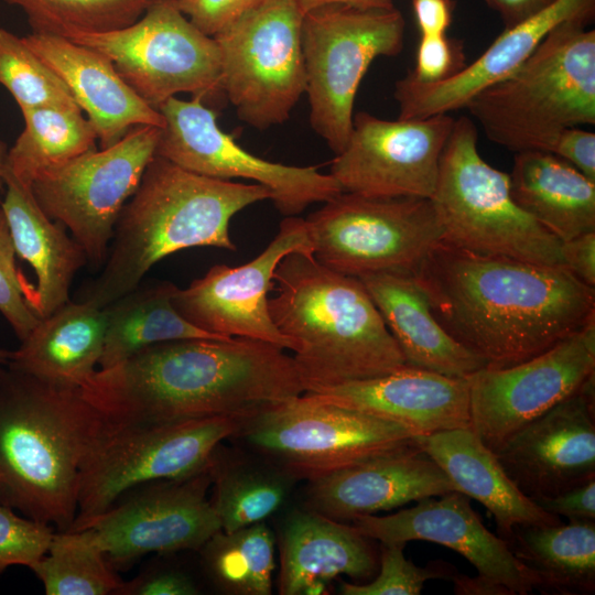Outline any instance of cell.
I'll use <instances>...</instances> for the list:
<instances>
[{
  "label": "cell",
  "mask_w": 595,
  "mask_h": 595,
  "mask_svg": "<svg viewBox=\"0 0 595 595\" xmlns=\"http://www.w3.org/2000/svg\"><path fill=\"white\" fill-rule=\"evenodd\" d=\"M412 273L442 327L490 368L522 363L595 318V288L563 264L478 253L441 240Z\"/></svg>",
  "instance_id": "obj_1"
},
{
  "label": "cell",
  "mask_w": 595,
  "mask_h": 595,
  "mask_svg": "<svg viewBox=\"0 0 595 595\" xmlns=\"http://www.w3.org/2000/svg\"><path fill=\"white\" fill-rule=\"evenodd\" d=\"M110 424L250 415L305 392L293 356L249 338H187L149 346L96 370L80 387Z\"/></svg>",
  "instance_id": "obj_2"
},
{
  "label": "cell",
  "mask_w": 595,
  "mask_h": 595,
  "mask_svg": "<svg viewBox=\"0 0 595 595\" xmlns=\"http://www.w3.org/2000/svg\"><path fill=\"white\" fill-rule=\"evenodd\" d=\"M104 420L80 389L0 365V504L67 531Z\"/></svg>",
  "instance_id": "obj_3"
},
{
  "label": "cell",
  "mask_w": 595,
  "mask_h": 595,
  "mask_svg": "<svg viewBox=\"0 0 595 595\" xmlns=\"http://www.w3.org/2000/svg\"><path fill=\"white\" fill-rule=\"evenodd\" d=\"M272 193L263 185L203 176L154 154L122 207L102 270L83 300L105 307L137 288L161 259L194 247L236 250L231 218Z\"/></svg>",
  "instance_id": "obj_4"
},
{
  "label": "cell",
  "mask_w": 595,
  "mask_h": 595,
  "mask_svg": "<svg viewBox=\"0 0 595 595\" xmlns=\"http://www.w3.org/2000/svg\"><path fill=\"white\" fill-rule=\"evenodd\" d=\"M269 311L292 340L305 392L369 379L405 365L361 281L312 253L286 255L273 274Z\"/></svg>",
  "instance_id": "obj_5"
},
{
  "label": "cell",
  "mask_w": 595,
  "mask_h": 595,
  "mask_svg": "<svg viewBox=\"0 0 595 595\" xmlns=\"http://www.w3.org/2000/svg\"><path fill=\"white\" fill-rule=\"evenodd\" d=\"M584 22L554 28L511 75L469 100L490 141L548 152L561 130L595 123V31Z\"/></svg>",
  "instance_id": "obj_6"
},
{
  "label": "cell",
  "mask_w": 595,
  "mask_h": 595,
  "mask_svg": "<svg viewBox=\"0 0 595 595\" xmlns=\"http://www.w3.org/2000/svg\"><path fill=\"white\" fill-rule=\"evenodd\" d=\"M409 428L302 394L246 416L228 440L296 482H311L393 452L420 447Z\"/></svg>",
  "instance_id": "obj_7"
},
{
  "label": "cell",
  "mask_w": 595,
  "mask_h": 595,
  "mask_svg": "<svg viewBox=\"0 0 595 595\" xmlns=\"http://www.w3.org/2000/svg\"><path fill=\"white\" fill-rule=\"evenodd\" d=\"M430 199L443 231L442 240L455 247L534 263L563 264L562 241L513 201L509 174L483 160L476 126L467 117L454 121Z\"/></svg>",
  "instance_id": "obj_8"
},
{
  "label": "cell",
  "mask_w": 595,
  "mask_h": 595,
  "mask_svg": "<svg viewBox=\"0 0 595 595\" xmlns=\"http://www.w3.org/2000/svg\"><path fill=\"white\" fill-rule=\"evenodd\" d=\"M404 26L394 7L328 3L303 14L310 121L335 154L345 148L351 132L355 96L364 75L375 58L401 52Z\"/></svg>",
  "instance_id": "obj_9"
},
{
  "label": "cell",
  "mask_w": 595,
  "mask_h": 595,
  "mask_svg": "<svg viewBox=\"0 0 595 595\" xmlns=\"http://www.w3.org/2000/svg\"><path fill=\"white\" fill-rule=\"evenodd\" d=\"M246 416L129 425L104 421L83 464L77 513L67 531L80 529L136 486L205 469L214 448L232 436Z\"/></svg>",
  "instance_id": "obj_10"
},
{
  "label": "cell",
  "mask_w": 595,
  "mask_h": 595,
  "mask_svg": "<svg viewBox=\"0 0 595 595\" xmlns=\"http://www.w3.org/2000/svg\"><path fill=\"white\" fill-rule=\"evenodd\" d=\"M313 256L339 273H412L442 240L430 198L342 192L305 218Z\"/></svg>",
  "instance_id": "obj_11"
},
{
  "label": "cell",
  "mask_w": 595,
  "mask_h": 595,
  "mask_svg": "<svg viewBox=\"0 0 595 595\" xmlns=\"http://www.w3.org/2000/svg\"><path fill=\"white\" fill-rule=\"evenodd\" d=\"M302 19L295 0H264L213 36L223 93L256 129L285 122L305 93Z\"/></svg>",
  "instance_id": "obj_12"
},
{
  "label": "cell",
  "mask_w": 595,
  "mask_h": 595,
  "mask_svg": "<svg viewBox=\"0 0 595 595\" xmlns=\"http://www.w3.org/2000/svg\"><path fill=\"white\" fill-rule=\"evenodd\" d=\"M66 39L102 53L126 84L156 110L180 93L203 100L224 95L214 37L198 30L172 0L155 1L126 28Z\"/></svg>",
  "instance_id": "obj_13"
},
{
  "label": "cell",
  "mask_w": 595,
  "mask_h": 595,
  "mask_svg": "<svg viewBox=\"0 0 595 595\" xmlns=\"http://www.w3.org/2000/svg\"><path fill=\"white\" fill-rule=\"evenodd\" d=\"M161 128L138 125L115 144L86 152L31 185L43 212L67 228L88 262L105 263L119 214L155 154Z\"/></svg>",
  "instance_id": "obj_14"
},
{
  "label": "cell",
  "mask_w": 595,
  "mask_h": 595,
  "mask_svg": "<svg viewBox=\"0 0 595 595\" xmlns=\"http://www.w3.org/2000/svg\"><path fill=\"white\" fill-rule=\"evenodd\" d=\"M158 110L164 119L155 154L190 172L219 180L245 178L266 186L275 208L296 216L344 190L315 166H294L261 159L241 148L217 123L201 97H171Z\"/></svg>",
  "instance_id": "obj_15"
},
{
  "label": "cell",
  "mask_w": 595,
  "mask_h": 595,
  "mask_svg": "<svg viewBox=\"0 0 595 595\" xmlns=\"http://www.w3.org/2000/svg\"><path fill=\"white\" fill-rule=\"evenodd\" d=\"M210 486L207 467L182 478L149 482L126 491L78 530L90 533L116 571L149 553L198 551L221 530L207 497Z\"/></svg>",
  "instance_id": "obj_16"
},
{
  "label": "cell",
  "mask_w": 595,
  "mask_h": 595,
  "mask_svg": "<svg viewBox=\"0 0 595 595\" xmlns=\"http://www.w3.org/2000/svg\"><path fill=\"white\" fill-rule=\"evenodd\" d=\"M595 375V318L549 349L468 377L470 429L496 453L515 433Z\"/></svg>",
  "instance_id": "obj_17"
},
{
  "label": "cell",
  "mask_w": 595,
  "mask_h": 595,
  "mask_svg": "<svg viewBox=\"0 0 595 595\" xmlns=\"http://www.w3.org/2000/svg\"><path fill=\"white\" fill-rule=\"evenodd\" d=\"M454 121L448 113L383 120L360 111L353 118L348 141L335 154L329 174L344 192L431 198Z\"/></svg>",
  "instance_id": "obj_18"
},
{
  "label": "cell",
  "mask_w": 595,
  "mask_h": 595,
  "mask_svg": "<svg viewBox=\"0 0 595 595\" xmlns=\"http://www.w3.org/2000/svg\"><path fill=\"white\" fill-rule=\"evenodd\" d=\"M294 251L313 255L305 219L288 216L255 259L238 267L213 266L185 289L177 288L173 305L187 322L212 335L257 339L293 350L292 340L272 321L269 292L278 264Z\"/></svg>",
  "instance_id": "obj_19"
},
{
  "label": "cell",
  "mask_w": 595,
  "mask_h": 595,
  "mask_svg": "<svg viewBox=\"0 0 595 595\" xmlns=\"http://www.w3.org/2000/svg\"><path fill=\"white\" fill-rule=\"evenodd\" d=\"M595 375L515 433L495 454L531 499L595 478Z\"/></svg>",
  "instance_id": "obj_20"
},
{
  "label": "cell",
  "mask_w": 595,
  "mask_h": 595,
  "mask_svg": "<svg viewBox=\"0 0 595 595\" xmlns=\"http://www.w3.org/2000/svg\"><path fill=\"white\" fill-rule=\"evenodd\" d=\"M459 491L423 498L416 505L388 516L354 519L364 536L385 544L421 540L450 548L464 556L478 575L506 586L512 595L536 589V577L515 556L509 543L490 532Z\"/></svg>",
  "instance_id": "obj_21"
},
{
  "label": "cell",
  "mask_w": 595,
  "mask_h": 595,
  "mask_svg": "<svg viewBox=\"0 0 595 595\" xmlns=\"http://www.w3.org/2000/svg\"><path fill=\"white\" fill-rule=\"evenodd\" d=\"M595 0H551L539 11L506 30L454 76L424 84L405 76L394 86L399 119H424L465 108L487 87L511 75L556 26L572 20L586 21Z\"/></svg>",
  "instance_id": "obj_22"
},
{
  "label": "cell",
  "mask_w": 595,
  "mask_h": 595,
  "mask_svg": "<svg viewBox=\"0 0 595 595\" xmlns=\"http://www.w3.org/2000/svg\"><path fill=\"white\" fill-rule=\"evenodd\" d=\"M452 491L458 489L443 469L412 447L307 482L303 507L347 522Z\"/></svg>",
  "instance_id": "obj_23"
},
{
  "label": "cell",
  "mask_w": 595,
  "mask_h": 595,
  "mask_svg": "<svg viewBox=\"0 0 595 595\" xmlns=\"http://www.w3.org/2000/svg\"><path fill=\"white\" fill-rule=\"evenodd\" d=\"M307 393L393 421L418 435L470 426L466 378L407 365L386 375Z\"/></svg>",
  "instance_id": "obj_24"
},
{
  "label": "cell",
  "mask_w": 595,
  "mask_h": 595,
  "mask_svg": "<svg viewBox=\"0 0 595 595\" xmlns=\"http://www.w3.org/2000/svg\"><path fill=\"white\" fill-rule=\"evenodd\" d=\"M22 39L86 111L101 148L117 143L138 125L163 128L161 112L126 84L102 53L58 35L31 32Z\"/></svg>",
  "instance_id": "obj_25"
},
{
  "label": "cell",
  "mask_w": 595,
  "mask_h": 595,
  "mask_svg": "<svg viewBox=\"0 0 595 595\" xmlns=\"http://www.w3.org/2000/svg\"><path fill=\"white\" fill-rule=\"evenodd\" d=\"M278 544L281 595L326 594L329 582L337 576L366 581L374 576L379 564L371 539L353 524L305 507L285 516Z\"/></svg>",
  "instance_id": "obj_26"
},
{
  "label": "cell",
  "mask_w": 595,
  "mask_h": 595,
  "mask_svg": "<svg viewBox=\"0 0 595 595\" xmlns=\"http://www.w3.org/2000/svg\"><path fill=\"white\" fill-rule=\"evenodd\" d=\"M396 340L407 366L466 378L486 363L457 343L434 316L426 292L410 272L358 278Z\"/></svg>",
  "instance_id": "obj_27"
},
{
  "label": "cell",
  "mask_w": 595,
  "mask_h": 595,
  "mask_svg": "<svg viewBox=\"0 0 595 595\" xmlns=\"http://www.w3.org/2000/svg\"><path fill=\"white\" fill-rule=\"evenodd\" d=\"M418 442L458 491L476 499L494 516L498 534L507 542L519 526H553L562 522L560 517L543 510L521 493L496 454L470 428L419 435Z\"/></svg>",
  "instance_id": "obj_28"
},
{
  "label": "cell",
  "mask_w": 595,
  "mask_h": 595,
  "mask_svg": "<svg viewBox=\"0 0 595 595\" xmlns=\"http://www.w3.org/2000/svg\"><path fill=\"white\" fill-rule=\"evenodd\" d=\"M1 181L7 187L1 209L15 255L32 267L37 280L30 307L43 318L69 301L72 282L88 258L65 227L43 212L31 186L19 181L6 164Z\"/></svg>",
  "instance_id": "obj_29"
},
{
  "label": "cell",
  "mask_w": 595,
  "mask_h": 595,
  "mask_svg": "<svg viewBox=\"0 0 595 595\" xmlns=\"http://www.w3.org/2000/svg\"><path fill=\"white\" fill-rule=\"evenodd\" d=\"M105 336L104 309L69 300L40 318L6 365L54 386L80 389L99 366Z\"/></svg>",
  "instance_id": "obj_30"
},
{
  "label": "cell",
  "mask_w": 595,
  "mask_h": 595,
  "mask_svg": "<svg viewBox=\"0 0 595 595\" xmlns=\"http://www.w3.org/2000/svg\"><path fill=\"white\" fill-rule=\"evenodd\" d=\"M513 201L560 241L595 230V181L544 151L515 153Z\"/></svg>",
  "instance_id": "obj_31"
},
{
  "label": "cell",
  "mask_w": 595,
  "mask_h": 595,
  "mask_svg": "<svg viewBox=\"0 0 595 595\" xmlns=\"http://www.w3.org/2000/svg\"><path fill=\"white\" fill-rule=\"evenodd\" d=\"M210 505L225 532L266 521L288 501L298 482L242 447L219 443L208 461Z\"/></svg>",
  "instance_id": "obj_32"
},
{
  "label": "cell",
  "mask_w": 595,
  "mask_h": 595,
  "mask_svg": "<svg viewBox=\"0 0 595 595\" xmlns=\"http://www.w3.org/2000/svg\"><path fill=\"white\" fill-rule=\"evenodd\" d=\"M509 545L536 577L543 594L591 595L595 592V521L519 526Z\"/></svg>",
  "instance_id": "obj_33"
},
{
  "label": "cell",
  "mask_w": 595,
  "mask_h": 595,
  "mask_svg": "<svg viewBox=\"0 0 595 595\" xmlns=\"http://www.w3.org/2000/svg\"><path fill=\"white\" fill-rule=\"evenodd\" d=\"M176 289L169 281L140 283L104 307L106 336L99 369L115 366L160 343L187 338H228L206 333L181 316L172 302Z\"/></svg>",
  "instance_id": "obj_34"
},
{
  "label": "cell",
  "mask_w": 595,
  "mask_h": 595,
  "mask_svg": "<svg viewBox=\"0 0 595 595\" xmlns=\"http://www.w3.org/2000/svg\"><path fill=\"white\" fill-rule=\"evenodd\" d=\"M21 113L24 129L8 149L4 164L28 186L40 175L97 149V134L80 108L45 106Z\"/></svg>",
  "instance_id": "obj_35"
},
{
  "label": "cell",
  "mask_w": 595,
  "mask_h": 595,
  "mask_svg": "<svg viewBox=\"0 0 595 595\" xmlns=\"http://www.w3.org/2000/svg\"><path fill=\"white\" fill-rule=\"evenodd\" d=\"M277 538L266 521L213 534L199 549L212 584L230 595H270Z\"/></svg>",
  "instance_id": "obj_36"
},
{
  "label": "cell",
  "mask_w": 595,
  "mask_h": 595,
  "mask_svg": "<svg viewBox=\"0 0 595 595\" xmlns=\"http://www.w3.org/2000/svg\"><path fill=\"white\" fill-rule=\"evenodd\" d=\"M29 569L46 595H117L123 582L87 530L55 532Z\"/></svg>",
  "instance_id": "obj_37"
},
{
  "label": "cell",
  "mask_w": 595,
  "mask_h": 595,
  "mask_svg": "<svg viewBox=\"0 0 595 595\" xmlns=\"http://www.w3.org/2000/svg\"><path fill=\"white\" fill-rule=\"evenodd\" d=\"M23 11L32 32L67 37L126 28L158 0H4Z\"/></svg>",
  "instance_id": "obj_38"
},
{
  "label": "cell",
  "mask_w": 595,
  "mask_h": 595,
  "mask_svg": "<svg viewBox=\"0 0 595 595\" xmlns=\"http://www.w3.org/2000/svg\"><path fill=\"white\" fill-rule=\"evenodd\" d=\"M0 84L20 110L45 106L79 108L65 83L23 41L0 29Z\"/></svg>",
  "instance_id": "obj_39"
},
{
  "label": "cell",
  "mask_w": 595,
  "mask_h": 595,
  "mask_svg": "<svg viewBox=\"0 0 595 595\" xmlns=\"http://www.w3.org/2000/svg\"><path fill=\"white\" fill-rule=\"evenodd\" d=\"M404 544L380 543L379 572L369 583L340 582L343 595H419L426 581L450 580L458 573L451 563L433 561L421 567L405 559Z\"/></svg>",
  "instance_id": "obj_40"
},
{
  "label": "cell",
  "mask_w": 595,
  "mask_h": 595,
  "mask_svg": "<svg viewBox=\"0 0 595 595\" xmlns=\"http://www.w3.org/2000/svg\"><path fill=\"white\" fill-rule=\"evenodd\" d=\"M34 285L15 263V250L0 207V313L17 337L23 340L40 321L30 307Z\"/></svg>",
  "instance_id": "obj_41"
},
{
  "label": "cell",
  "mask_w": 595,
  "mask_h": 595,
  "mask_svg": "<svg viewBox=\"0 0 595 595\" xmlns=\"http://www.w3.org/2000/svg\"><path fill=\"white\" fill-rule=\"evenodd\" d=\"M54 527L18 516L0 504V576L12 565L30 567L48 550Z\"/></svg>",
  "instance_id": "obj_42"
},
{
  "label": "cell",
  "mask_w": 595,
  "mask_h": 595,
  "mask_svg": "<svg viewBox=\"0 0 595 595\" xmlns=\"http://www.w3.org/2000/svg\"><path fill=\"white\" fill-rule=\"evenodd\" d=\"M462 42L445 34L421 35L415 66L408 74L419 83L432 84L445 80L466 66Z\"/></svg>",
  "instance_id": "obj_43"
},
{
  "label": "cell",
  "mask_w": 595,
  "mask_h": 595,
  "mask_svg": "<svg viewBox=\"0 0 595 595\" xmlns=\"http://www.w3.org/2000/svg\"><path fill=\"white\" fill-rule=\"evenodd\" d=\"M201 589L191 574L171 564H150L130 581H123L117 595H197Z\"/></svg>",
  "instance_id": "obj_44"
},
{
  "label": "cell",
  "mask_w": 595,
  "mask_h": 595,
  "mask_svg": "<svg viewBox=\"0 0 595 595\" xmlns=\"http://www.w3.org/2000/svg\"><path fill=\"white\" fill-rule=\"evenodd\" d=\"M264 0H174L203 33L214 36Z\"/></svg>",
  "instance_id": "obj_45"
},
{
  "label": "cell",
  "mask_w": 595,
  "mask_h": 595,
  "mask_svg": "<svg viewBox=\"0 0 595 595\" xmlns=\"http://www.w3.org/2000/svg\"><path fill=\"white\" fill-rule=\"evenodd\" d=\"M552 153L595 181V133L578 127L561 130L551 142Z\"/></svg>",
  "instance_id": "obj_46"
},
{
  "label": "cell",
  "mask_w": 595,
  "mask_h": 595,
  "mask_svg": "<svg viewBox=\"0 0 595 595\" xmlns=\"http://www.w3.org/2000/svg\"><path fill=\"white\" fill-rule=\"evenodd\" d=\"M543 510L572 521H595V478L554 496L532 499Z\"/></svg>",
  "instance_id": "obj_47"
},
{
  "label": "cell",
  "mask_w": 595,
  "mask_h": 595,
  "mask_svg": "<svg viewBox=\"0 0 595 595\" xmlns=\"http://www.w3.org/2000/svg\"><path fill=\"white\" fill-rule=\"evenodd\" d=\"M562 262L580 281L595 288V230L561 242Z\"/></svg>",
  "instance_id": "obj_48"
},
{
  "label": "cell",
  "mask_w": 595,
  "mask_h": 595,
  "mask_svg": "<svg viewBox=\"0 0 595 595\" xmlns=\"http://www.w3.org/2000/svg\"><path fill=\"white\" fill-rule=\"evenodd\" d=\"M421 35L445 34L452 22V0H412Z\"/></svg>",
  "instance_id": "obj_49"
},
{
  "label": "cell",
  "mask_w": 595,
  "mask_h": 595,
  "mask_svg": "<svg viewBox=\"0 0 595 595\" xmlns=\"http://www.w3.org/2000/svg\"><path fill=\"white\" fill-rule=\"evenodd\" d=\"M487 2L501 13L506 28L523 21L548 3L545 0H487Z\"/></svg>",
  "instance_id": "obj_50"
},
{
  "label": "cell",
  "mask_w": 595,
  "mask_h": 595,
  "mask_svg": "<svg viewBox=\"0 0 595 595\" xmlns=\"http://www.w3.org/2000/svg\"><path fill=\"white\" fill-rule=\"evenodd\" d=\"M452 582L457 595H512L506 586L478 574L470 577L457 573Z\"/></svg>",
  "instance_id": "obj_51"
},
{
  "label": "cell",
  "mask_w": 595,
  "mask_h": 595,
  "mask_svg": "<svg viewBox=\"0 0 595 595\" xmlns=\"http://www.w3.org/2000/svg\"><path fill=\"white\" fill-rule=\"evenodd\" d=\"M301 12L304 14L309 10L328 4V3H342L353 6L357 8H391L393 7L392 0H295Z\"/></svg>",
  "instance_id": "obj_52"
},
{
  "label": "cell",
  "mask_w": 595,
  "mask_h": 595,
  "mask_svg": "<svg viewBox=\"0 0 595 595\" xmlns=\"http://www.w3.org/2000/svg\"><path fill=\"white\" fill-rule=\"evenodd\" d=\"M8 153V148L6 143L0 140V181H1V173L6 163V158ZM0 207H1V199H0Z\"/></svg>",
  "instance_id": "obj_53"
},
{
  "label": "cell",
  "mask_w": 595,
  "mask_h": 595,
  "mask_svg": "<svg viewBox=\"0 0 595 595\" xmlns=\"http://www.w3.org/2000/svg\"><path fill=\"white\" fill-rule=\"evenodd\" d=\"M11 356V351L0 348V365H6Z\"/></svg>",
  "instance_id": "obj_54"
},
{
  "label": "cell",
  "mask_w": 595,
  "mask_h": 595,
  "mask_svg": "<svg viewBox=\"0 0 595 595\" xmlns=\"http://www.w3.org/2000/svg\"><path fill=\"white\" fill-rule=\"evenodd\" d=\"M547 2H550L551 0H545Z\"/></svg>",
  "instance_id": "obj_55"
},
{
  "label": "cell",
  "mask_w": 595,
  "mask_h": 595,
  "mask_svg": "<svg viewBox=\"0 0 595 595\" xmlns=\"http://www.w3.org/2000/svg\"><path fill=\"white\" fill-rule=\"evenodd\" d=\"M172 1H174V0H172Z\"/></svg>",
  "instance_id": "obj_56"
}]
</instances>
